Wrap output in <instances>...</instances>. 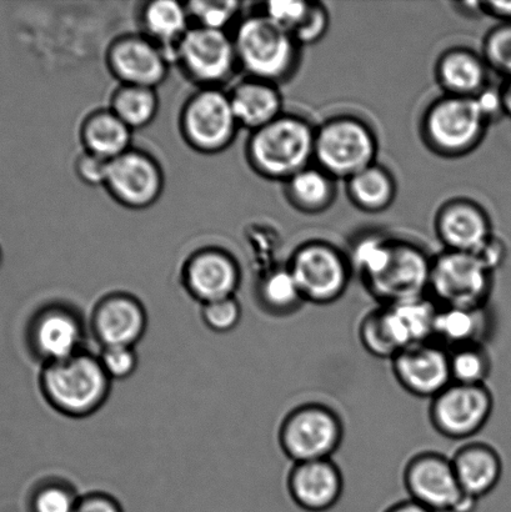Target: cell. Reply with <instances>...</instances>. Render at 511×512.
<instances>
[{"instance_id":"8fae6325","label":"cell","mask_w":511,"mask_h":512,"mask_svg":"<svg viewBox=\"0 0 511 512\" xmlns=\"http://www.w3.org/2000/svg\"><path fill=\"white\" fill-rule=\"evenodd\" d=\"M180 127L190 147L205 154L223 152L240 128L229 93L220 88L195 93L185 104Z\"/></svg>"},{"instance_id":"7dc6e473","label":"cell","mask_w":511,"mask_h":512,"mask_svg":"<svg viewBox=\"0 0 511 512\" xmlns=\"http://www.w3.org/2000/svg\"><path fill=\"white\" fill-rule=\"evenodd\" d=\"M384 512H433L424 508V506L415 503L412 499L400 501V503L390 506L389 509Z\"/></svg>"},{"instance_id":"4fadbf2b","label":"cell","mask_w":511,"mask_h":512,"mask_svg":"<svg viewBox=\"0 0 511 512\" xmlns=\"http://www.w3.org/2000/svg\"><path fill=\"white\" fill-rule=\"evenodd\" d=\"M493 410L494 396L487 385L452 383L432 399L429 419L444 438L465 440L485 428Z\"/></svg>"},{"instance_id":"cb8c5ba5","label":"cell","mask_w":511,"mask_h":512,"mask_svg":"<svg viewBox=\"0 0 511 512\" xmlns=\"http://www.w3.org/2000/svg\"><path fill=\"white\" fill-rule=\"evenodd\" d=\"M239 127L255 132L283 114V97L277 84L248 78L229 93Z\"/></svg>"},{"instance_id":"8d00e7d4","label":"cell","mask_w":511,"mask_h":512,"mask_svg":"<svg viewBox=\"0 0 511 512\" xmlns=\"http://www.w3.org/2000/svg\"><path fill=\"white\" fill-rule=\"evenodd\" d=\"M482 57L488 68L508 75L511 67V23H503L490 30L484 39Z\"/></svg>"},{"instance_id":"74e56055","label":"cell","mask_w":511,"mask_h":512,"mask_svg":"<svg viewBox=\"0 0 511 512\" xmlns=\"http://www.w3.org/2000/svg\"><path fill=\"white\" fill-rule=\"evenodd\" d=\"M202 318L205 325L215 333H229L237 328L242 319V306L237 299L227 298L203 304Z\"/></svg>"},{"instance_id":"b9f144b4","label":"cell","mask_w":511,"mask_h":512,"mask_svg":"<svg viewBox=\"0 0 511 512\" xmlns=\"http://www.w3.org/2000/svg\"><path fill=\"white\" fill-rule=\"evenodd\" d=\"M75 170L83 183L92 185V187H98V185L104 187L107 183L109 162L97 155L84 152L77 160Z\"/></svg>"},{"instance_id":"1f68e13d","label":"cell","mask_w":511,"mask_h":512,"mask_svg":"<svg viewBox=\"0 0 511 512\" xmlns=\"http://www.w3.org/2000/svg\"><path fill=\"white\" fill-rule=\"evenodd\" d=\"M259 300L268 313L275 316H288L302 308L305 303L297 281L288 266L270 270L260 280Z\"/></svg>"},{"instance_id":"4316f807","label":"cell","mask_w":511,"mask_h":512,"mask_svg":"<svg viewBox=\"0 0 511 512\" xmlns=\"http://www.w3.org/2000/svg\"><path fill=\"white\" fill-rule=\"evenodd\" d=\"M143 35L163 50L169 63L175 62L180 40L192 28L187 4L174 0H155L144 5L140 12Z\"/></svg>"},{"instance_id":"ee69618b","label":"cell","mask_w":511,"mask_h":512,"mask_svg":"<svg viewBox=\"0 0 511 512\" xmlns=\"http://www.w3.org/2000/svg\"><path fill=\"white\" fill-rule=\"evenodd\" d=\"M474 255L482 261L485 268L494 273L504 263L505 256H507V248H505L502 240L495 238L493 235Z\"/></svg>"},{"instance_id":"f546056e","label":"cell","mask_w":511,"mask_h":512,"mask_svg":"<svg viewBox=\"0 0 511 512\" xmlns=\"http://www.w3.org/2000/svg\"><path fill=\"white\" fill-rule=\"evenodd\" d=\"M347 193L355 207L365 213H382L393 204L397 184L392 173L377 163L347 180Z\"/></svg>"},{"instance_id":"603a6c76","label":"cell","mask_w":511,"mask_h":512,"mask_svg":"<svg viewBox=\"0 0 511 512\" xmlns=\"http://www.w3.org/2000/svg\"><path fill=\"white\" fill-rule=\"evenodd\" d=\"M455 474L465 495L480 500L497 488L503 476V460L485 443L462 446L452 458Z\"/></svg>"},{"instance_id":"d6986e66","label":"cell","mask_w":511,"mask_h":512,"mask_svg":"<svg viewBox=\"0 0 511 512\" xmlns=\"http://www.w3.org/2000/svg\"><path fill=\"white\" fill-rule=\"evenodd\" d=\"M185 286L202 304L233 298L240 284V269L232 255L219 249H203L187 261Z\"/></svg>"},{"instance_id":"60d3db41","label":"cell","mask_w":511,"mask_h":512,"mask_svg":"<svg viewBox=\"0 0 511 512\" xmlns=\"http://www.w3.org/2000/svg\"><path fill=\"white\" fill-rule=\"evenodd\" d=\"M329 13L322 3L314 2L312 13L302 29L294 35V39L302 45H310L319 42L327 33L329 28Z\"/></svg>"},{"instance_id":"d4e9b609","label":"cell","mask_w":511,"mask_h":512,"mask_svg":"<svg viewBox=\"0 0 511 512\" xmlns=\"http://www.w3.org/2000/svg\"><path fill=\"white\" fill-rule=\"evenodd\" d=\"M445 94L475 97L488 87V65L472 49L452 48L440 55L435 68Z\"/></svg>"},{"instance_id":"ffe728a7","label":"cell","mask_w":511,"mask_h":512,"mask_svg":"<svg viewBox=\"0 0 511 512\" xmlns=\"http://www.w3.org/2000/svg\"><path fill=\"white\" fill-rule=\"evenodd\" d=\"M290 498L300 509L325 512L339 503L344 491V478L333 459L294 464L289 471Z\"/></svg>"},{"instance_id":"e0dca14e","label":"cell","mask_w":511,"mask_h":512,"mask_svg":"<svg viewBox=\"0 0 511 512\" xmlns=\"http://www.w3.org/2000/svg\"><path fill=\"white\" fill-rule=\"evenodd\" d=\"M107 63L122 85L153 89L167 78L170 64L163 50L143 34H125L113 40Z\"/></svg>"},{"instance_id":"d6a6232c","label":"cell","mask_w":511,"mask_h":512,"mask_svg":"<svg viewBox=\"0 0 511 512\" xmlns=\"http://www.w3.org/2000/svg\"><path fill=\"white\" fill-rule=\"evenodd\" d=\"M394 239L378 233L362 235L352 245L348 256L350 266L357 270L365 283L377 278L392 258Z\"/></svg>"},{"instance_id":"4dcf8cb0","label":"cell","mask_w":511,"mask_h":512,"mask_svg":"<svg viewBox=\"0 0 511 512\" xmlns=\"http://www.w3.org/2000/svg\"><path fill=\"white\" fill-rule=\"evenodd\" d=\"M110 110L130 129H142L157 117L158 94L153 88L120 85L113 94Z\"/></svg>"},{"instance_id":"ba28073f","label":"cell","mask_w":511,"mask_h":512,"mask_svg":"<svg viewBox=\"0 0 511 512\" xmlns=\"http://www.w3.org/2000/svg\"><path fill=\"white\" fill-rule=\"evenodd\" d=\"M492 289V271L474 254L444 250L433 258L429 298L439 308H483Z\"/></svg>"},{"instance_id":"83f0119b","label":"cell","mask_w":511,"mask_h":512,"mask_svg":"<svg viewBox=\"0 0 511 512\" xmlns=\"http://www.w3.org/2000/svg\"><path fill=\"white\" fill-rule=\"evenodd\" d=\"M85 152L105 160H113L127 153L132 144L133 130L112 110H99L85 120L82 127Z\"/></svg>"},{"instance_id":"e575fe53","label":"cell","mask_w":511,"mask_h":512,"mask_svg":"<svg viewBox=\"0 0 511 512\" xmlns=\"http://www.w3.org/2000/svg\"><path fill=\"white\" fill-rule=\"evenodd\" d=\"M242 3L233 0H198L187 3L192 25L208 29L225 30L238 18Z\"/></svg>"},{"instance_id":"6da1fadb","label":"cell","mask_w":511,"mask_h":512,"mask_svg":"<svg viewBox=\"0 0 511 512\" xmlns=\"http://www.w3.org/2000/svg\"><path fill=\"white\" fill-rule=\"evenodd\" d=\"M315 130L307 119L283 113L250 134L248 162L262 177L285 183L314 162Z\"/></svg>"},{"instance_id":"277c9868","label":"cell","mask_w":511,"mask_h":512,"mask_svg":"<svg viewBox=\"0 0 511 512\" xmlns=\"http://www.w3.org/2000/svg\"><path fill=\"white\" fill-rule=\"evenodd\" d=\"M110 380L98 356L80 351L68 359L45 364L40 385L55 410L72 418H85L107 401Z\"/></svg>"},{"instance_id":"8992f818","label":"cell","mask_w":511,"mask_h":512,"mask_svg":"<svg viewBox=\"0 0 511 512\" xmlns=\"http://www.w3.org/2000/svg\"><path fill=\"white\" fill-rule=\"evenodd\" d=\"M488 127L474 97L445 94L429 105L422 119L425 144L447 158L472 153L483 142Z\"/></svg>"},{"instance_id":"3957f363","label":"cell","mask_w":511,"mask_h":512,"mask_svg":"<svg viewBox=\"0 0 511 512\" xmlns=\"http://www.w3.org/2000/svg\"><path fill=\"white\" fill-rule=\"evenodd\" d=\"M232 34L239 68L249 78L278 84L297 70L300 60L297 40L262 12L240 19Z\"/></svg>"},{"instance_id":"7bdbcfd3","label":"cell","mask_w":511,"mask_h":512,"mask_svg":"<svg viewBox=\"0 0 511 512\" xmlns=\"http://www.w3.org/2000/svg\"><path fill=\"white\" fill-rule=\"evenodd\" d=\"M480 113H482L487 123L490 125L498 120L504 114L502 92L500 89L488 87L483 89L478 95H475Z\"/></svg>"},{"instance_id":"7402d4cb","label":"cell","mask_w":511,"mask_h":512,"mask_svg":"<svg viewBox=\"0 0 511 512\" xmlns=\"http://www.w3.org/2000/svg\"><path fill=\"white\" fill-rule=\"evenodd\" d=\"M30 339L45 364L55 363L83 351L84 328L72 310L50 306L33 321Z\"/></svg>"},{"instance_id":"52a82bcc","label":"cell","mask_w":511,"mask_h":512,"mask_svg":"<svg viewBox=\"0 0 511 512\" xmlns=\"http://www.w3.org/2000/svg\"><path fill=\"white\" fill-rule=\"evenodd\" d=\"M344 439V425L337 411L319 403L299 405L285 416L279 444L294 464L332 459Z\"/></svg>"},{"instance_id":"2e32d148","label":"cell","mask_w":511,"mask_h":512,"mask_svg":"<svg viewBox=\"0 0 511 512\" xmlns=\"http://www.w3.org/2000/svg\"><path fill=\"white\" fill-rule=\"evenodd\" d=\"M392 369L399 385L417 398L432 400L453 383L449 350L434 341L400 351Z\"/></svg>"},{"instance_id":"d590c367","label":"cell","mask_w":511,"mask_h":512,"mask_svg":"<svg viewBox=\"0 0 511 512\" xmlns=\"http://www.w3.org/2000/svg\"><path fill=\"white\" fill-rule=\"evenodd\" d=\"M314 2H304V0H279V2H268L260 12L272 20L280 28L287 30L289 34L294 35L302 29L307 22L310 13H312Z\"/></svg>"},{"instance_id":"484cf974","label":"cell","mask_w":511,"mask_h":512,"mask_svg":"<svg viewBox=\"0 0 511 512\" xmlns=\"http://www.w3.org/2000/svg\"><path fill=\"white\" fill-rule=\"evenodd\" d=\"M492 331L488 306L483 308H439L435 316L434 343L450 350L484 344Z\"/></svg>"},{"instance_id":"f6af8a7d","label":"cell","mask_w":511,"mask_h":512,"mask_svg":"<svg viewBox=\"0 0 511 512\" xmlns=\"http://www.w3.org/2000/svg\"><path fill=\"white\" fill-rule=\"evenodd\" d=\"M74 512H123V510L112 496L95 493L79 498Z\"/></svg>"},{"instance_id":"7a4b0ae2","label":"cell","mask_w":511,"mask_h":512,"mask_svg":"<svg viewBox=\"0 0 511 512\" xmlns=\"http://www.w3.org/2000/svg\"><path fill=\"white\" fill-rule=\"evenodd\" d=\"M438 309L429 296L380 305L360 321V343L375 358L392 360L410 346L433 340Z\"/></svg>"},{"instance_id":"5bb4252c","label":"cell","mask_w":511,"mask_h":512,"mask_svg":"<svg viewBox=\"0 0 511 512\" xmlns=\"http://www.w3.org/2000/svg\"><path fill=\"white\" fill-rule=\"evenodd\" d=\"M433 258L418 245L394 239L392 258L377 278L365 283L380 305L429 296Z\"/></svg>"},{"instance_id":"681fc988","label":"cell","mask_w":511,"mask_h":512,"mask_svg":"<svg viewBox=\"0 0 511 512\" xmlns=\"http://www.w3.org/2000/svg\"><path fill=\"white\" fill-rule=\"evenodd\" d=\"M2 259H3V254H2V249H0V264H2Z\"/></svg>"},{"instance_id":"c3c4849f","label":"cell","mask_w":511,"mask_h":512,"mask_svg":"<svg viewBox=\"0 0 511 512\" xmlns=\"http://www.w3.org/2000/svg\"><path fill=\"white\" fill-rule=\"evenodd\" d=\"M500 92H502L504 114L511 117V79L500 89Z\"/></svg>"},{"instance_id":"5b68a950","label":"cell","mask_w":511,"mask_h":512,"mask_svg":"<svg viewBox=\"0 0 511 512\" xmlns=\"http://www.w3.org/2000/svg\"><path fill=\"white\" fill-rule=\"evenodd\" d=\"M378 140L364 120L330 118L315 130L314 162L334 179H348L377 162Z\"/></svg>"},{"instance_id":"ab89813d","label":"cell","mask_w":511,"mask_h":512,"mask_svg":"<svg viewBox=\"0 0 511 512\" xmlns=\"http://www.w3.org/2000/svg\"><path fill=\"white\" fill-rule=\"evenodd\" d=\"M98 358L110 380L130 378L139 364L134 346H109L103 348Z\"/></svg>"},{"instance_id":"9a60e30c","label":"cell","mask_w":511,"mask_h":512,"mask_svg":"<svg viewBox=\"0 0 511 512\" xmlns=\"http://www.w3.org/2000/svg\"><path fill=\"white\" fill-rule=\"evenodd\" d=\"M104 187L124 207L145 209L157 202L163 192V172L150 155L130 149L110 160Z\"/></svg>"},{"instance_id":"f35d334b","label":"cell","mask_w":511,"mask_h":512,"mask_svg":"<svg viewBox=\"0 0 511 512\" xmlns=\"http://www.w3.org/2000/svg\"><path fill=\"white\" fill-rule=\"evenodd\" d=\"M78 496L68 485L48 483L34 494L33 512H74Z\"/></svg>"},{"instance_id":"f1b7e54d","label":"cell","mask_w":511,"mask_h":512,"mask_svg":"<svg viewBox=\"0 0 511 512\" xmlns=\"http://www.w3.org/2000/svg\"><path fill=\"white\" fill-rule=\"evenodd\" d=\"M285 194L299 212L323 213L337 197V179L317 165H309L285 182Z\"/></svg>"},{"instance_id":"ac0fdd59","label":"cell","mask_w":511,"mask_h":512,"mask_svg":"<svg viewBox=\"0 0 511 512\" xmlns=\"http://www.w3.org/2000/svg\"><path fill=\"white\" fill-rule=\"evenodd\" d=\"M435 230L445 250L477 253L493 237L492 222L479 204L469 199H452L442 205Z\"/></svg>"},{"instance_id":"44dd1931","label":"cell","mask_w":511,"mask_h":512,"mask_svg":"<svg viewBox=\"0 0 511 512\" xmlns=\"http://www.w3.org/2000/svg\"><path fill=\"white\" fill-rule=\"evenodd\" d=\"M147 324L144 306L128 294L105 296L92 316L93 334L102 348L134 346L143 338Z\"/></svg>"},{"instance_id":"9c48e42d","label":"cell","mask_w":511,"mask_h":512,"mask_svg":"<svg viewBox=\"0 0 511 512\" xmlns=\"http://www.w3.org/2000/svg\"><path fill=\"white\" fill-rule=\"evenodd\" d=\"M287 266L305 303L315 305H330L342 298L353 271L348 256L322 240L300 245Z\"/></svg>"},{"instance_id":"bcb514c9","label":"cell","mask_w":511,"mask_h":512,"mask_svg":"<svg viewBox=\"0 0 511 512\" xmlns=\"http://www.w3.org/2000/svg\"><path fill=\"white\" fill-rule=\"evenodd\" d=\"M482 12L511 23V2H482Z\"/></svg>"},{"instance_id":"836d02e7","label":"cell","mask_w":511,"mask_h":512,"mask_svg":"<svg viewBox=\"0 0 511 512\" xmlns=\"http://www.w3.org/2000/svg\"><path fill=\"white\" fill-rule=\"evenodd\" d=\"M449 355L453 383L483 385L492 373V358L484 344L460 346Z\"/></svg>"},{"instance_id":"30bf717a","label":"cell","mask_w":511,"mask_h":512,"mask_svg":"<svg viewBox=\"0 0 511 512\" xmlns=\"http://www.w3.org/2000/svg\"><path fill=\"white\" fill-rule=\"evenodd\" d=\"M410 499L433 512H474L478 500L460 488L452 459L433 451L413 456L404 470Z\"/></svg>"},{"instance_id":"7c38bea8","label":"cell","mask_w":511,"mask_h":512,"mask_svg":"<svg viewBox=\"0 0 511 512\" xmlns=\"http://www.w3.org/2000/svg\"><path fill=\"white\" fill-rule=\"evenodd\" d=\"M175 62L203 88H219L239 68L233 34L192 25L180 40Z\"/></svg>"}]
</instances>
